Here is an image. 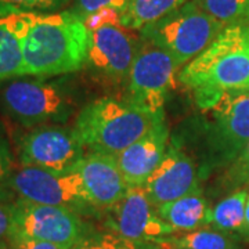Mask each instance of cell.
<instances>
[{
  "instance_id": "603a6c76",
  "label": "cell",
  "mask_w": 249,
  "mask_h": 249,
  "mask_svg": "<svg viewBox=\"0 0 249 249\" xmlns=\"http://www.w3.org/2000/svg\"><path fill=\"white\" fill-rule=\"evenodd\" d=\"M247 184H249V142L237 157V160L227 168L219 187L224 191L232 193Z\"/></svg>"
},
{
  "instance_id": "3957f363",
  "label": "cell",
  "mask_w": 249,
  "mask_h": 249,
  "mask_svg": "<svg viewBox=\"0 0 249 249\" xmlns=\"http://www.w3.org/2000/svg\"><path fill=\"white\" fill-rule=\"evenodd\" d=\"M157 114H150L124 98L103 97L80 109L73 130L86 152L118 157L148 132Z\"/></svg>"
},
{
  "instance_id": "7c38bea8",
  "label": "cell",
  "mask_w": 249,
  "mask_h": 249,
  "mask_svg": "<svg viewBox=\"0 0 249 249\" xmlns=\"http://www.w3.org/2000/svg\"><path fill=\"white\" fill-rule=\"evenodd\" d=\"M106 230L132 241L157 242L176 232L157 213L142 186H129L124 198L106 212Z\"/></svg>"
},
{
  "instance_id": "4316f807",
  "label": "cell",
  "mask_w": 249,
  "mask_h": 249,
  "mask_svg": "<svg viewBox=\"0 0 249 249\" xmlns=\"http://www.w3.org/2000/svg\"><path fill=\"white\" fill-rule=\"evenodd\" d=\"M13 172V160L9 147L6 142L0 137V188L4 187L7 178Z\"/></svg>"
},
{
  "instance_id": "2e32d148",
  "label": "cell",
  "mask_w": 249,
  "mask_h": 249,
  "mask_svg": "<svg viewBox=\"0 0 249 249\" xmlns=\"http://www.w3.org/2000/svg\"><path fill=\"white\" fill-rule=\"evenodd\" d=\"M155 209L160 219L169 224L176 234L196 231L209 226L211 208L201 187Z\"/></svg>"
},
{
  "instance_id": "4fadbf2b",
  "label": "cell",
  "mask_w": 249,
  "mask_h": 249,
  "mask_svg": "<svg viewBox=\"0 0 249 249\" xmlns=\"http://www.w3.org/2000/svg\"><path fill=\"white\" fill-rule=\"evenodd\" d=\"M196 163L178 142H172L158 168L142 184L151 204L158 208L193 193L199 186Z\"/></svg>"
},
{
  "instance_id": "5bb4252c",
  "label": "cell",
  "mask_w": 249,
  "mask_h": 249,
  "mask_svg": "<svg viewBox=\"0 0 249 249\" xmlns=\"http://www.w3.org/2000/svg\"><path fill=\"white\" fill-rule=\"evenodd\" d=\"M169 147V127L165 111L157 114L152 126L116 158L119 169L129 186H142L158 168Z\"/></svg>"
},
{
  "instance_id": "9a60e30c",
  "label": "cell",
  "mask_w": 249,
  "mask_h": 249,
  "mask_svg": "<svg viewBox=\"0 0 249 249\" xmlns=\"http://www.w3.org/2000/svg\"><path fill=\"white\" fill-rule=\"evenodd\" d=\"M73 170L80 175L90 204L97 212L115 206L129 188L116 158L111 155L86 152Z\"/></svg>"
},
{
  "instance_id": "44dd1931",
  "label": "cell",
  "mask_w": 249,
  "mask_h": 249,
  "mask_svg": "<svg viewBox=\"0 0 249 249\" xmlns=\"http://www.w3.org/2000/svg\"><path fill=\"white\" fill-rule=\"evenodd\" d=\"M72 249H160L157 242L132 241L109 230H93Z\"/></svg>"
},
{
  "instance_id": "f546056e",
  "label": "cell",
  "mask_w": 249,
  "mask_h": 249,
  "mask_svg": "<svg viewBox=\"0 0 249 249\" xmlns=\"http://www.w3.org/2000/svg\"><path fill=\"white\" fill-rule=\"evenodd\" d=\"M241 22H244V24H245L247 27H249V9H248V11L245 13V16H244V18L241 19Z\"/></svg>"
},
{
  "instance_id": "484cf974",
  "label": "cell",
  "mask_w": 249,
  "mask_h": 249,
  "mask_svg": "<svg viewBox=\"0 0 249 249\" xmlns=\"http://www.w3.org/2000/svg\"><path fill=\"white\" fill-rule=\"evenodd\" d=\"M13 213H14V202L13 204L0 202V249H6L9 245L10 231L13 226Z\"/></svg>"
},
{
  "instance_id": "f1b7e54d",
  "label": "cell",
  "mask_w": 249,
  "mask_h": 249,
  "mask_svg": "<svg viewBox=\"0 0 249 249\" xmlns=\"http://www.w3.org/2000/svg\"><path fill=\"white\" fill-rule=\"evenodd\" d=\"M244 241H249V188H248V199H247V208H245V227L242 232Z\"/></svg>"
},
{
  "instance_id": "7402d4cb",
  "label": "cell",
  "mask_w": 249,
  "mask_h": 249,
  "mask_svg": "<svg viewBox=\"0 0 249 249\" xmlns=\"http://www.w3.org/2000/svg\"><path fill=\"white\" fill-rule=\"evenodd\" d=\"M211 17L230 25L241 21L249 9V0H194Z\"/></svg>"
},
{
  "instance_id": "8992f818",
  "label": "cell",
  "mask_w": 249,
  "mask_h": 249,
  "mask_svg": "<svg viewBox=\"0 0 249 249\" xmlns=\"http://www.w3.org/2000/svg\"><path fill=\"white\" fill-rule=\"evenodd\" d=\"M211 109L212 119L205 129L204 176L229 168L249 142V90L226 93Z\"/></svg>"
},
{
  "instance_id": "30bf717a",
  "label": "cell",
  "mask_w": 249,
  "mask_h": 249,
  "mask_svg": "<svg viewBox=\"0 0 249 249\" xmlns=\"http://www.w3.org/2000/svg\"><path fill=\"white\" fill-rule=\"evenodd\" d=\"M85 155L86 150L73 127L60 124L32 127L18 142L21 166L68 172L73 170Z\"/></svg>"
},
{
  "instance_id": "ba28073f",
  "label": "cell",
  "mask_w": 249,
  "mask_h": 249,
  "mask_svg": "<svg viewBox=\"0 0 249 249\" xmlns=\"http://www.w3.org/2000/svg\"><path fill=\"white\" fill-rule=\"evenodd\" d=\"M4 187H9L19 199L50 206H61L79 214H94L86 194L83 180L76 170H53L21 166L13 170Z\"/></svg>"
},
{
  "instance_id": "ffe728a7",
  "label": "cell",
  "mask_w": 249,
  "mask_h": 249,
  "mask_svg": "<svg viewBox=\"0 0 249 249\" xmlns=\"http://www.w3.org/2000/svg\"><path fill=\"white\" fill-rule=\"evenodd\" d=\"M187 1L188 0H129L127 7L121 14V24L132 31H142Z\"/></svg>"
},
{
  "instance_id": "6da1fadb",
  "label": "cell",
  "mask_w": 249,
  "mask_h": 249,
  "mask_svg": "<svg viewBox=\"0 0 249 249\" xmlns=\"http://www.w3.org/2000/svg\"><path fill=\"white\" fill-rule=\"evenodd\" d=\"M90 32L70 10L60 13L24 11L22 76L53 78L86 65Z\"/></svg>"
},
{
  "instance_id": "e0dca14e",
  "label": "cell",
  "mask_w": 249,
  "mask_h": 249,
  "mask_svg": "<svg viewBox=\"0 0 249 249\" xmlns=\"http://www.w3.org/2000/svg\"><path fill=\"white\" fill-rule=\"evenodd\" d=\"M24 11L0 10V82L22 76Z\"/></svg>"
},
{
  "instance_id": "cb8c5ba5",
  "label": "cell",
  "mask_w": 249,
  "mask_h": 249,
  "mask_svg": "<svg viewBox=\"0 0 249 249\" xmlns=\"http://www.w3.org/2000/svg\"><path fill=\"white\" fill-rule=\"evenodd\" d=\"M129 0H73L70 11L79 19L85 21L91 13L101 9H114L122 14Z\"/></svg>"
},
{
  "instance_id": "5b68a950",
  "label": "cell",
  "mask_w": 249,
  "mask_h": 249,
  "mask_svg": "<svg viewBox=\"0 0 249 249\" xmlns=\"http://www.w3.org/2000/svg\"><path fill=\"white\" fill-rule=\"evenodd\" d=\"M224 27L194 0H188L165 17L142 28L139 35L142 40L158 46L172 55L183 68L202 53Z\"/></svg>"
},
{
  "instance_id": "ac0fdd59",
  "label": "cell",
  "mask_w": 249,
  "mask_h": 249,
  "mask_svg": "<svg viewBox=\"0 0 249 249\" xmlns=\"http://www.w3.org/2000/svg\"><path fill=\"white\" fill-rule=\"evenodd\" d=\"M247 199L248 188L235 190L227 196H224L213 208H211L208 227L242 238V232L245 227Z\"/></svg>"
},
{
  "instance_id": "8fae6325",
  "label": "cell",
  "mask_w": 249,
  "mask_h": 249,
  "mask_svg": "<svg viewBox=\"0 0 249 249\" xmlns=\"http://www.w3.org/2000/svg\"><path fill=\"white\" fill-rule=\"evenodd\" d=\"M140 46V35L119 24L91 31L86 65L94 76L109 85L126 83Z\"/></svg>"
},
{
  "instance_id": "7a4b0ae2",
  "label": "cell",
  "mask_w": 249,
  "mask_h": 249,
  "mask_svg": "<svg viewBox=\"0 0 249 249\" xmlns=\"http://www.w3.org/2000/svg\"><path fill=\"white\" fill-rule=\"evenodd\" d=\"M201 109L214 107L226 93L249 90V27L226 25L213 42L178 72Z\"/></svg>"
},
{
  "instance_id": "52a82bcc",
  "label": "cell",
  "mask_w": 249,
  "mask_h": 249,
  "mask_svg": "<svg viewBox=\"0 0 249 249\" xmlns=\"http://www.w3.org/2000/svg\"><path fill=\"white\" fill-rule=\"evenodd\" d=\"M82 214L61 206H50L19 199L14 202L10 241L27 238L52 242L72 249L93 231Z\"/></svg>"
},
{
  "instance_id": "9c48e42d",
  "label": "cell",
  "mask_w": 249,
  "mask_h": 249,
  "mask_svg": "<svg viewBox=\"0 0 249 249\" xmlns=\"http://www.w3.org/2000/svg\"><path fill=\"white\" fill-rule=\"evenodd\" d=\"M178 70L172 55L140 37L139 50L124 83V98L150 114L160 112L178 85Z\"/></svg>"
},
{
  "instance_id": "83f0119b",
  "label": "cell",
  "mask_w": 249,
  "mask_h": 249,
  "mask_svg": "<svg viewBox=\"0 0 249 249\" xmlns=\"http://www.w3.org/2000/svg\"><path fill=\"white\" fill-rule=\"evenodd\" d=\"M10 249H64L52 242L37 240H27V238H19V240L10 241Z\"/></svg>"
},
{
  "instance_id": "d4e9b609",
  "label": "cell",
  "mask_w": 249,
  "mask_h": 249,
  "mask_svg": "<svg viewBox=\"0 0 249 249\" xmlns=\"http://www.w3.org/2000/svg\"><path fill=\"white\" fill-rule=\"evenodd\" d=\"M83 22H85L86 28L89 29V32H91V31H96L98 28L106 27V25L119 24L121 22V13L114 9H101L91 13Z\"/></svg>"
},
{
  "instance_id": "d6986e66",
  "label": "cell",
  "mask_w": 249,
  "mask_h": 249,
  "mask_svg": "<svg viewBox=\"0 0 249 249\" xmlns=\"http://www.w3.org/2000/svg\"><path fill=\"white\" fill-rule=\"evenodd\" d=\"M242 238L217 231L214 229H199L184 234H173L158 241L160 249H240Z\"/></svg>"
},
{
  "instance_id": "277c9868",
  "label": "cell",
  "mask_w": 249,
  "mask_h": 249,
  "mask_svg": "<svg viewBox=\"0 0 249 249\" xmlns=\"http://www.w3.org/2000/svg\"><path fill=\"white\" fill-rule=\"evenodd\" d=\"M0 107L22 126L37 127L67 122L76 98L64 79H17L0 90Z\"/></svg>"
}]
</instances>
